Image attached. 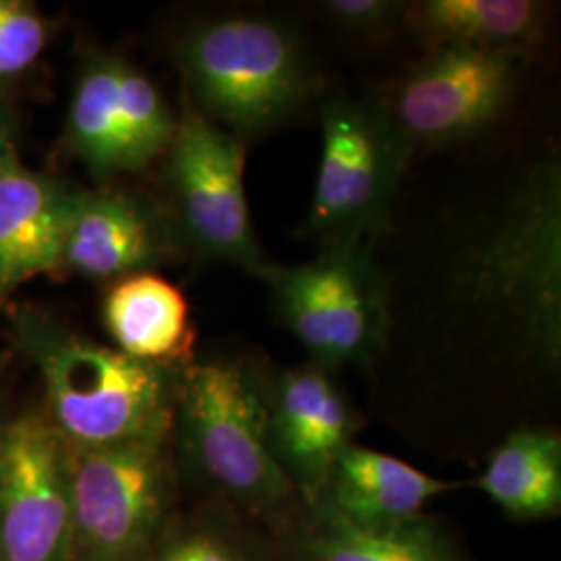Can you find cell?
Masks as SVG:
<instances>
[{
  "mask_svg": "<svg viewBox=\"0 0 561 561\" xmlns=\"http://www.w3.org/2000/svg\"><path fill=\"white\" fill-rule=\"evenodd\" d=\"M254 542L221 518L171 520L144 561H262Z\"/></svg>",
  "mask_w": 561,
  "mask_h": 561,
  "instance_id": "cell-20",
  "label": "cell"
},
{
  "mask_svg": "<svg viewBox=\"0 0 561 561\" xmlns=\"http://www.w3.org/2000/svg\"><path fill=\"white\" fill-rule=\"evenodd\" d=\"M248 144L187 106L164 159L171 221L180 241L204 259L262 279L271 266L245 194Z\"/></svg>",
  "mask_w": 561,
  "mask_h": 561,
  "instance_id": "cell-8",
  "label": "cell"
},
{
  "mask_svg": "<svg viewBox=\"0 0 561 561\" xmlns=\"http://www.w3.org/2000/svg\"><path fill=\"white\" fill-rule=\"evenodd\" d=\"M298 539V561H466L435 522L356 526L319 505Z\"/></svg>",
  "mask_w": 561,
  "mask_h": 561,
  "instance_id": "cell-19",
  "label": "cell"
},
{
  "mask_svg": "<svg viewBox=\"0 0 561 561\" xmlns=\"http://www.w3.org/2000/svg\"><path fill=\"white\" fill-rule=\"evenodd\" d=\"M178 117L134 62L99 55L78 78L67 113V148L102 178L138 173L162 159Z\"/></svg>",
  "mask_w": 561,
  "mask_h": 561,
  "instance_id": "cell-10",
  "label": "cell"
},
{
  "mask_svg": "<svg viewBox=\"0 0 561 561\" xmlns=\"http://www.w3.org/2000/svg\"><path fill=\"white\" fill-rule=\"evenodd\" d=\"M514 520H545L561 510V437L553 428H516L489 456L477 481Z\"/></svg>",
  "mask_w": 561,
  "mask_h": 561,
  "instance_id": "cell-18",
  "label": "cell"
},
{
  "mask_svg": "<svg viewBox=\"0 0 561 561\" xmlns=\"http://www.w3.org/2000/svg\"><path fill=\"white\" fill-rule=\"evenodd\" d=\"M458 486L352 443L335 461L314 505L356 526H393L419 518L426 503Z\"/></svg>",
  "mask_w": 561,
  "mask_h": 561,
  "instance_id": "cell-15",
  "label": "cell"
},
{
  "mask_svg": "<svg viewBox=\"0 0 561 561\" xmlns=\"http://www.w3.org/2000/svg\"><path fill=\"white\" fill-rule=\"evenodd\" d=\"M46 44L48 21L34 4L0 0V85L27 73Z\"/></svg>",
  "mask_w": 561,
  "mask_h": 561,
  "instance_id": "cell-21",
  "label": "cell"
},
{
  "mask_svg": "<svg viewBox=\"0 0 561 561\" xmlns=\"http://www.w3.org/2000/svg\"><path fill=\"white\" fill-rule=\"evenodd\" d=\"M102 321L115 350L134 360L181 370L194 362L190 304L152 271L115 280L102 300Z\"/></svg>",
  "mask_w": 561,
  "mask_h": 561,
  "instance_id": "cell-16",
  "label": "cell"
},
{
  "mask_svg": "<svg viewBox=\"0 0 561 561\" xmlns=\"http://www.w3.org/2000/svg\"><path fill=\"white\" fill-rule=\"evenodd\" d=\"M18 157V140H15V127L9 113L0 104V162L15 161Z\"/></svg>",
  "mask_w": 561,
  "mask_h": 561,
  "instance_id": "cell-23",
  "label": "cell"
},
{
  "mask_svg": "<svg viewBox=\"0 0 561 561\" xmlns=\"http://www.w3.org/2000/svg\"><path fill=\"white\" fill-rule=\"evenodd\" d=\"M358 426V414L335 373L314 362L285 370L273 385L268 382L271 451L308 507L319 500Z\"/></svg>",
  "mask_w": 561,
  "mask_h": 561,
  "instance_id": "cell-12",
  "label": "cell"
},
{
  "mask_svg": "<svg viewBox=\"0 0 561 561\" xmlns=\"http://www.w3.org/2000/svg\"><path fill=\"white\" fill-rule=\"evenodd\" d=\"M433 312L454 337L530 364L561 358V164L524 161L461 217L443 248Z\"/></svg>",
  "mask_w": 561,
  "mask_h": 561,
  "instance_id": "cell-1",
  "label": "cell"
},
{
  "mask_svg": "<svg viewBox=\"0 0 561 561\" xmlns=\"http://www.w3.org/2000/svg\"><path fill=\"white\" fill-rule=\"evenodd\" d=\"M262 280L310 362L337 373L370 366L385 354L391 341V280L373 241L327 243L304 264L271 262Z\"/></svg>",
  "mask_w": 561,
  "mask_h": 561,
  "instance_id": "cell-5",
  "label": "cell"
},
{
  "mask_svg": "<svg viewBox=\"0 0 561 561\" xmlns=\"http://www.w3.org/2000/svg\"><path fill=\"white\" fill-rule=\"evenodd\" d=\"M175 428L192 468L225 502L275 520L300 497L268 443V381L243 358L190 362L178 373Z\"/></svg>",
  "mask_w": 561,
  "mask_h": 561,
  "instance_id": "cell-4",
  "label": "cell"
},
{
  "mask_svg": "<svg viewBox=\"0 0 561 561\" xmlns=\"http://www.w3.org/2000/svg\"><path fill=\"white\" fill-rule=\"evenodd\" d=\"M549 4L537 0H422L405 23L435 46H470L524 55L542 41Z\"/></svg>",
  "mask_w": 561,
  "mask_h": 561,
  "instance_id": "cell-17",
  "label": "cell"
},
{
  "mask_svg": "<svg viewBox=\"0 0 561 561\" xmlns=\"http://www.w3.org/2000/svg\"><path fill=\"white\" fill-rule=\"evenodd\" d=\"M169 442L69 447L73 561H144L171 524Z\"/></svg>",
  "mask_w": 561,
  "mask_h": 561,
  "instance_id": "cell-7",
  "label": "cell"
},
{
  "mask_svg": "<svg viewBox=\"0 0 561 561\" xmlns=\"http://www.w3.org/2000/svg\"><path fill=\"white\" fill-rule=\"evenodd\" d=\"M178 59L194 108L243 141L296 119L321 88L298 27L268 13L196 21L178 42Z\"/></svg>",
  "mask_w": 561,
  "mask_h": 561,
  "instance_id": "cell-3",
  "label": "cell"
},
{
  "mask_svg": "<svg viewBox=\"0 0 561 561\" xmlns=\"http://www.w3.org/2000/svg\"><path fill=\"white\" fill-rule=\"evenodd\" d=\"M11 324L41 373L44 419L69 447L171 439L180 370L134 360L34 308H21Z\"/></svg>",
  "mask_w": 561,
  "mask_h": 561,
  "instance_id": "cell-2",
  "label": "cell"
},
{
  "mask_svg": "<svg viewBox=\"0 0 561 561\" xmlns=\"http://www.w3.org/2000/svg\"><path fill=\"white\" fill-rule=\"evenodd\" d=\"M524 55L435 46L377 99L412 157L472 140L495 125L516 94Z\"/></svg>",
  "mask_w": 561,
  "mask_h": 561,
  "instance_id": "cell-9",
  "label": "cell"
},
{
  "mask_svg": "<svg viewBox=\"0 0 561 561\" xmlns=\"http://www.w3.org/2000/svg\"><path fill=\"white\" fill-rule=\"evenodd\" d=\"M321 164L301 236L319 245L379 240L412 152L377 99L322 104Z\"/></svg>",
  "mask_w": 561,
  "mask_h": 561,
  "instance_id": "cell-6",
  "label": "cell"
},
{
  "mask_svg": "<svg viewBox=\"0 0 561 561\" xmlns=\"http://www.w3.org/2000/svg\"><path fill=\"white\" fill-rule=\"evenodd\" d=\"M0 561H73L69 445L41 414L0 426Z\"/></svg>",
  "mask_w": 561,
  "mask_h": 561,
  "instance_id": "cell-11",
  "label": "cell"
},
{
  "mask_svg": "<svg viewBox=\"0 0 561 561\" xmlns=\"http://www.w3.org/2000/svg\"><path fill=\"white\" fill-rule=\"evenodd\" d=\"M171 215L125 190L73 192L62 243V271L115 280L152 271L175 254Z\"/></svg>",
  "mask_w": 561,
  "mask_h": 561,
  "instance_id": "cell-13",
  "label": "cell"
},
{
  "mask_svg": "<svg viewBox=\"0 0 561 561\" xmlns=\"http://www.w3.org/2000/svg\"><path fill=\"white\" fill-rule=\"evenodd\" d=\"M0 426H2V424H0Z\"/></svg>",
  "mask_w": 561,
  "mask_h": 561,
  "instance_id": "cell-24",
  "label": "cell"
},
{
  "mask_svg": "<svg viewBox=\"0 0 561 561\" xmlns=\"http://www.w3.org/2000/svg\"><path fill=\"white\" fill-rule=\"evenodd\" d=\"M322 15L354 38H379L405 21L408 2L400 0H324Z\"/></svg>",
  "mask_w": 561,
  "mask_h": 561,
  "instance_id": "cell-22",
  "label": "cell"
},
{
  "mask_svg": "<svg viewBox=\"0 0 561 561\" xmlns=\"http://www.w3.org/2000/svg\"><path fill=\"white\" fill-rule=\"evenodd\" d=\"M73 192L15 161L0 162V304L25 280L62 271Z\"/></svg>",
  "mask_w": 561,
  "mask_h": 561,
  "instance_id": "cell-14",
  "label": "cell"
}]
</instances>
